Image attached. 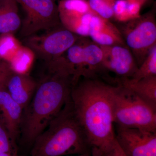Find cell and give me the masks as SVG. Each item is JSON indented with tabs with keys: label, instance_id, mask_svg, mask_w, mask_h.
Wrapping results in <instances>:
<instances>
[{
	"label": "cell",
	"instance_id": "6da1fadb",
	"mask_svg": "<svg viewBox=\"0 0 156 156\" xmlns=\"http://www.w3.org/2000/svg\"><path fill=\"white\" fill-rule=\"evenodd\" d=\"M112 86L83 79L73 86L70 99L92 156H107L116 142L111 100Z\"/></svg>",
	"mask_w": 156,
	"mask_h": 156
},
{
	"label": "cell",
	"instance_id": "7a4b0ae2",
	"mask_svg": "<svg viewBox=\"0 0 156 156\" xmlns=\"http://www.w3.org/2000/svg\"><path fill=\"white\" fill-rule=\"evenodd\" d=\"M73 86L71 78L48 69V74L37 83L31 100L23 111L20 132L24 142L33 144L64 107Z\"/></svg>",
	"mask_w": 156,
	"mask_h": 156
},
{
	"label": "cell",
	"instance_id": "3957f363",
	"mask_svg": "<svg viewBox=\"0 0 156 156\" xmlns=\"http://www.w3.org/2000/svg\"><path fill=\"white\" fill-rule=\"evenodd\" d=\"M32 145L30 156L92 155L91 147L76 117L70 96Z\"/></svg>",
	"mask_w": 156,
	"mask_h": 156
},
{
	"label": "cell",
	"instance_id": "277c9868",
	"mask_svg": "<svg viewBox=\"0 0 156 156\" xmlns=\"http://www.w3.org/2000/svg\"><path fill=\"white\" fill-rule=\"evenodd\" d=\"M111 100L117 126L156 133V110L134 92L120 85L112 86Z\"/></svg>",
	"mask_w": 156,
	"mask_h": 156
},
{
	"label": "cell",
	"instance_id": "5b68a950",
	"mask_svg": "<svg viewBox=\"0 0 156 156\" xmlns=\"http://www.w3.org/2000/svg\"><path fill=\"white\" fill-rule=\"evenodd\" d=\"M60 27L59 26L46 31L43 35L26 37V47L46 63L59 58L78 40L75 34L64 27Z\"/></svg>",
	"mask_w": 156,
	"mask_h": 156
},
{
	"label": "cell",
	"instance_id": "8992f818",
	"mask_svg": "<svg viewBox=\"0 0 156 156\" xmlns=\"http://www.w3.org/2000/svg\"><path fill=\"white\" fill-rule=\"evenodd\" d=\"M124 32L126 44L132 51L139 66L156 45V24L154 12L151 11L130 20Z\"/></svg>",
	"mask_w": 156,
	"mask_h": 156
},
{
	"label": "cell",
	"instance_id": "52a82bcc",
	"mask_svg": "<svg viewBox=\"0 0 156 156\" xmlns=\"http://www.w3.org/2000/svg\"><path fill=\"white\" fill-rule=\"evenodd\" d=\"M115 137L126 156H156V133L117 126Z\"/></svg>",
	"mask_w": 156,
	"mask_h": 156
},
{
	"label": "cell",
	"instance_id": "ba28073f",
	"mask_svg": "<svg viewBox=\"0 0 156 156\" xmlns=\"http://www.w3.org/2000/svg\"><path fill=\"white\" fill-rule=\"evenodd\" d=\"M99 46L103 52L102 70L114 73L120 79L132 77L138 66L130 50L120 45Z\"/></svg>",
	"mask_w": 156,
	"mask_h": 156
},
{
	"label": "cell",
	"instance_id": "9c48e42d",
	"mask_svg": "<svg viewBox=\"0 0 156 156\" xmlns=\"http://www.w3.org/2000/svg\"><path fill=\"white\" fill-rule=\"evenodd\" d=\"M60 24L58 6L54 1L40 0L38 7L33 16L23 22L20 34L27 37L40 31L50 30Z\"/></svg>",
	"mask_w": 156,
	"mask_h": 156
},
{
	"label": "cell",
	"instance_id": "30bf717a",
	"mask_svg": "<svg viewBox=\"0 0 156 156\" xmlns=\"http://www.w3.org/2000/svg\"><path fill=\"white\" fill-rule=\"evenodd\" d=\"M23 111L11 98L6 88L0 91V123L14 144L20 131Z\"/></svg>",
	"mask_w": 156,
	"mask_h": 156
},
{
	"label": "cell",
	"instance_id": "8fae6325",
	"mask_svg": "<svg viewBox=\"0 0 156 156\" xmlns=\"http://www.w3.org/2000/svg\"><path fill=\"white\" fill-rule=\"evenodd\" d=\"M37 85L36 81L27 74L14 71L7 82L6 89L11 98L24 110L31 100Z\"/></svg>",
	"mask_w": 156,
	"mask_h": 156
},
{
	"label": "cell",
	"instance_id": "7c38bea8",
	"mask_svg": "<svg viewBox=\"0 0 156 156\" xmlns=\"http://www.w3.org/2000/svg\"><path fill=\"white\" fill-rule=\"evenodd\" d=\"M89 36L99 46L125 45L120 31L108 20L97 15H93L90 21Z\"/></svg>",
	"mask_w": 156,
	"mask_h": 156
},
{
	"label": "cell",
	"instance_id": "4fadbf2b",
	"mask_svg": "<svg viewBox=\"0 0 156 156\" xmlns=\"http://www.w3.org/2000/svg\"><path fill=\"white\" fill-rule=\"evenodd\" d=\"M119 85L134 92L156 110V76L139 80L131 78L120 79Z\"/></svg>",
	"mask_w": 156,
	"mask_h": 156
},
{
	"label": "cell",
	"instance_id": "5bb4252c",
	"mask_svg": "<svg viewBox=\"0 0 156 156\" xmlns=\"http://www.w3.org/2000/svg\"><path fill=\"white\" fill-rule=\"evenodd\" d=\"M21 25L16 0H0V34H11Z\"/></svg>",
	"mask_w": 156,
	"mask_h": 156
},
{
	"label": "cell",
	"instance_id": "9a60e30c",
	"mask_svg": "<svg viewBox=\"0 0 156 156\" xmlns=\"http://www.w3.org/2000/svg\"><path fill=\"white\" fill-rule=\"evenodd\" d=\"M57 6L60 20L80 17L87 13L96 14L89 7L88 0H59Z\"/></svg>",
	"mask_w": 156,
	"mask_h": 156
},
{
	"label": "cell",
	"instance_id": "2e32d148",
	"mask_svg": "<svg viewBox=\"0 0 156 156\" xmlns=\"http://www.w3.org/2000/svg\"><path fill=\"white\" fill-rule=\"evenodd\" d=\"M93 13H87L81 17L60 20L62 26L76 35L89 36V24ZM97 15V14H96Z\"/></svg>",
	"mask_w": 156,
	"mask_h": 156
},
{
	"label": "cell",
	"instance_id": "e0dca14e",
	"mask_svg": "<svg viewBox=\"0 0 156 156\" xmlns=\"http://www.w3.org/2000/svg\"><path fill=\"white\" fill-rule=\"evenodd\" d=\"M35 55L30 49L21 46L9 63L14 71L27 73L33 62Z\"/></svg>",
	"mask_w": 156,
	"mask_h": 156
},
{
	"label": "cell",
	"instance_id": "ac0fdd59",
	"mask_svg": "<svg viewBox=\"0 0 156 156\" xmlns=\"http://www.w3.org/2000/svg\"><path fill=\"white\" fill-rule=\"evenodd\" d=\"M156 76V45L138 67L131 79L134 80Z\"/></svg>",
	"mask_w": 156,
	"mask_h": 156
},
{
	"label": "cell",
	"instance_id": "d6986e66",
	"mask_svg": "<svg viewBox=\"0 0 156 156\" xmlns=\"http://www.w3.org/2000/svg\"><path fill=\"white\" fill-rule=\"evenodd\" d=\"M21 46L11 34H3L0 38V57L9 62Z\"/></svg>",
	"mask_w": 156,
	"mask_h": 156
},
{
	"label": "cell",
	"instance_id": "ffe728a7",
	"mask_svg": "<svg viewBox=\"0 0 156 156\" xmlns=\"http://www.w3.org/2000/svg\"><path fill=\"white\" fill-rule=\"evenodd\" d=\"M116 0H88L93 12L103 19L108 20L114 17L113 6Z\"/></svg>",
	"mask_w": 156,
	"mask_h": 156
},
{
	"label": "cell",
	"instance_id": "44dd1931",
	"mask_svg": "<svg viewBox=\"0 0 156 156\" xmlns=\"http://www.w3.org/2000/svg\"><path fill=\"white\" fill-rule=\"evenodd\" d=\"M127 0H116L113 6L114 17L121 22L131 20L127 11Z\"/></svg>",
	"mask_w": 156,
	"mask_h": 156
},
{
	"label": "cell",
	"instance_id": "7402d4cb",
	"mask_svg": "<svg viewBox=\"0 0 156 156\" xmlns=\"http://www.w3.org/2000/svg\"><path fill=\"white\" fill-rule=\"evenodd\" d=\"M15 144L12 142L7 131L0 123V154L16 153Z\"/></svg>",
	"mask_w": 156,
	"mask_h": 156
},
{
	"label": "cell",
	"instance_id": "603a6c76",
	"mask_svg": "<svg viewBox=\"0 0 156 156\" xmlns=\"http://www.w3.org/2000/svg\"><path fill=\"white\" fill-rule=\"evenodd\" d=\"M13 72L8 62L0 60V91L6 88L7 82Z\"/></svg>",
	"mask_w": 156,
	"mask_h": 156
},
{
	"label": "cell",
	"instance_id": "cb8c5ba5",
	"mask_svg": "<svg viewBox=\"0 0 156 156\" xmlns=\"http://www.w3.org/2000/svg\"><path fill=\"white\" fill-rule=\"evenodd\" d=\"M25 11L26 17L23 21L30 19L38 7L40 0H16Z\"/></svg>",
	"mask_w": 156,
	"mask_h": 156
},
{
	"label": "cell",
	"instance_id": "d4e9b609",
	"mask_svg": "<svg viewBox=\"0 0 156 156\" xmlns=\"http://www.w3.org/2000/svg\"><path fill=\"white\" fill-rule=\"evenodd\" d=\"M107 156H126L122 151L121 150V148L119 146V144L117 143L116 140L113 147L111 151L108 153Z\"/></svg>",
	"mask_w": 156,
	"mask_h": 156
},
{
	"label": "cell",
	"instance_id": "484cf974",
	"mask_svg": "<svg viewBox=\"0 0 156 156\" xmlns=\"http://www.w3.org/2000/svg\"><path fill=\"white\" fill-rule=\"evenodd\" d=\"M0 156H17L16 153H8L1 154Z\"/></svg>",
	"mask_w": 156,
	"mask_h": 156
},
{
	"label": "cell",
	"instance_id": "4316f807",
	"mask_svg": "<svg viewBox=\"0 0 156 156\" xmlns=\"http://www.w3.org/2000/svg\"><path fill=\"white\" fill-rule=\"evenodd\" d=\"M68 156H92L91 155L88 154H83V155H72Z\"/></svg>",
	"mask_w": 156,
	"mask_h": 156
},
{
	"label": "cell",
	"instance_id": "83f0119b",
	"mask_svg": "<svg viewBox=\"0 0 156 156\" xmlns=\"http://www.w3.org/2000/svg\"><path fill=\"white\" fill-rule=\"evenodd\" d=\"M140 1V2H142L143 3V4H144V3L145 2H146L147 0H139Z\"/></svg>",
	"mask_w": 156,
	"mask_h": 156
},
{
	"label": "cell",
	"instance_id": "f1b7e54d",
	"mask_svg": "<svg viewBox=\"0 0 156 156\" xmlns=\"http://www.w3.org/2000/svg\"><path fill=\"white\" fill-rule=\"evenodd\" d=\"M52 1H54L55 0H52Z\"/></svg>",
	"mask_w": 156,
	"mask_h": 156
},
{
	"label": "cell",
	"instance_id": "f546056e",
	"mask_svg": "<svg viewBox=\"0 0 156 156\" xmlns=\"http://www.w3.org/2000/svg\"><path fill=\"white\" fill-rule=\"evenodd\" d=\"M1 57H0V60H1Z\"/></svg>",
	"mask_w": 156,
	"mask_h": 156
}]
</instances>
